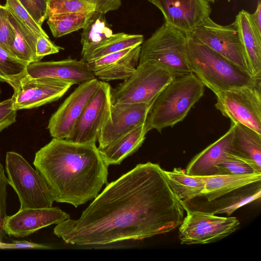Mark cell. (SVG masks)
Instances as JSON below:
<instances>
[{
	"instance_id": "obj_30",
	"label": "cell",
	"mask_w": 261,
	"mask_h": 261,
	"mask_svg": "<svg viewBox=\"0 0 261 261\" xmlns=\"http://www.w3.org/2000/svg\"><path fill=\"white\" fill-rule=\"evenodd\" d=\"M28 64L0 46V82H6L13 88L27 74Z\"/></svg>"
},
{
	"instance_id": "obj_7",
	"label": "cell",
	"mask_w": 261,
	"mask_h": 261,
	"mask_svg": "<svg viewBox=\"0 0 261 261\" xmlns=\"http://www.w3.org/2000/svg\"><path fill=\"white\" fill-rule=\"evenodd\" d=\"M175 77L156 64L150 61L139 62L133 75L112 89V103L151 102Z\"/></svg>"
},
{
	"instance_id": "obj_37",
	"label": "cell",
	"mask_w": 261,
	"mask_h": 261,
	"mask_svg": "<svg viewBox=\"0 0 261 261\" xmlns=\"http://www.w3.org/2000/svg\"><path fill=\"white\" fill-rule=\"evenodd\" d=\"M17 111L11 98L0 101V132L16 122Z\"/></svg>"
},
{
	"instance_id": "obj_12",
	"label": "cell",
	"mask_w": 261,
	"mask_h": 261,
	"mask_svg": "<svg viewBox=\"0 0 261 261\" xmlns=\"http://www.w3.org/2000/svg\"><path fill=\"white\" fill-rule=\"evenodd\" d=\"M73 85L51 78H33L27 74L16 84L11 97L16 111L38 108L62 97Z\"/></svg>"
},
{
	"instance_id": "obj_25",
	"label": "cell",
	"mask_w": 261,
	"mask_h": 261,
	"mask_svg": "<svg viewBox=\"0 0 261 261\" xmlns=\"http://www.w3.org/2000/svg\"><path fill=\"white\" fill-rule=\"evenodd\" d=\"M113 31L107 23L105 14L94 11L81 34L82 60H87L93 50L112 35Z\"/></svg>"
},
{
	"instance_id": "obj_16",
	"label": "cell",
	"mask_w": 261,
	"mask_h": 261,
	"mask_svg": "<svg viewBox=\"0 0 261 261\" xmlns=\"http://www.w3.org/2000/svg\"><path fill=\"white\" fill-rule=\"evenodd\" d=\"M70 218L58 207L25 208L7 216L4 224L6 234L23 238L46 226L58 224Z\"/></svg>"
},
{
	"instance_id": "obj_33",
	"label": "cell",
	"mask_w": 261,
	"mask_h": 261,
	"mask_svg": "<svg viewBox=\"0 0 261 261\" xmlns=\"http://www.w3.org/2000/svg\"><path fill=\"white\" fill-rule=\"evenodd\" d=\"M216 175H238L256 172L249 165L228 153L227 157L216 166Z\"/></svg>"
},
{
	"instance_id": "obj_4",
	"label": "cell",
	"mask_w": 261,
	"mask_h": 261,
	"mask_svg": "<svg viewBox=\"0 0 261 261\" xmlns=\"http://www.w3.org/2000/svg\"><path fill=\"white\" fill-rule=\"evenodd\" d=\"M204 87L193 72L175 77L155 98L145 123L147 132L161 133L182 121L203 95Z\"/></svg>"
},
{
	"instance_id": "obj_26",
	"label": "cell",
	"mask_w": 261,
	"mask_h": 261,
	"mask_svg": "<svg viewBox=\"0 0 261 261\" xmlns=\"http://www.w3.org/2000/svg\"><path fill=\"white\" fill-rule=\"evenodd\" d=\"M164 172L172 190L182 202L200 197L204 188L205 176L188 175L180 168Z\"/></svg>"
},
{
	"instance_id": "obj_8",
	"label": "cell",
	"mask_w": 261,
	"mask_h": 261,
	"mask_svg": "<svg viewBox=\"0 0 261 261\" xmlns=\"http://www.w3.org/2000/svg\"><path fill=\"white\" fill-rule=\"evenodd\" d=\"M182 204L187 214L179 227L181 244L214 242L228 236L240 226V222L236 217H220L205 211L191 210Z\"/></svg>"
},
{
	"instance_id": "obj_22",
	"label": "cell",
	"mask_w": 261,
	"mask_h": 261,
	"mask_svg": "<svg viewBox=\"0 0 261 261\" xmlns=\"http://www.w3.org/2000/svg\"><path fill=\"white\" fill-rule=\"evenodd\" d=\"M147 133L144 123L119 138L106 147L99 149L106 164L108 166L120 164L142 146Z\"/></svg>"
},
{
	"instance_id": "obj_39",
	"label": "cell",
	"mask_w": 261,
	"mask_h": 261,
	"mask_svg": "<svg viewBox=\"0 0 261 261\" xmlns=\"http://www.w3.org/2000/svg\"><path fill=\"white\" fill-rule=\"evenodd\" d=\"M49 246L28 242L27 241H14L12 243H5L0 241V249H49Z\"/></svg>"
},
{
	"instance_id": "obj_43",
	"label": "cell",
	"mask_w": 261,
	"mask_h": 261,
	"mask_svg": "<svg viewBox=\"0 0 261 261\" xmlns=\"http://www.w3.org/2000/svg\"><path fill=\"white\" fill-rule=\"evenodd\" d=\"M1 93H2V89H1V88L0 87V94H1Z\"/></svg>"
},
{
	"instance_id": "obj_41",
	"label": "cell",
	"mask_w": 261,
	"mask_h": 261,
	"mask_svg": "<svg viewBox=\"0 0 261 261\" xmlns=\"http://www.w3.org/2000/svg\"><path fill=\"white\" fill-rule=\"evenodd\" d=\"M249 16L256 30L261 33V2L259 0L255 12L249 13Z\"/></svg>"
},
{
	"instance_id": "obj_36",
	"label": "cell",
	"mask_w": 261,
	"mask_h": 261,
	"mask_svg": "<svg viewBox=\"0 0 261 261\" xmlns=\"http://www.w3.org/2000/svg\"><path fill=\"white\" fill-rule=\"evenodd\" d=\"M40 25L47 19V0H17Z\"/></svg>"
},
{
	"instance_id": "obj_20",
	"label": "cell",
	"mask_w": 261,
	"mask_h": 261,
	"mask_svg": "<svg viewBox=\"0 0 261 261\" xmlns=\"http://www.w3.org/2000/svg\"><path fill=\"white\" fill-rule=\"evenodd\" d=\"M228 153L261 173V135L252 129L234 123Z\"/></svg>"
},
{
	"instance_id": "obj_35",
	"label": "cell",
	"mask_w": 261,
	"mask_h": 261,
	"mask_svg": "<svg viewBox=\"0 0 261 261\" xmlns=\"http://www.w3.org/2000/svg\"><path fill=\"white\" fill-rule=\"evenodd\" d=\"M9 185L7 177L5 174V169L0 161V241L5 238L4 224L7 215L6 199L7 196V187Z\"/></svg>"
},
{
	"instance_id": "obj_11",
	"label": "cell",
	"mask_w": 261,
	"mask_h": 261,
	"mask_svg": "<svg viewBox=\"0 0 261 261\" xmlns=\"http://www.w3.org/2000/svg\"><path fill=\"white\" fill-rule=\"evenodd\" d=\"M112 88L99 80L98 86L85 106L66 140L79 143L96 142L103 125L111 119Z\"/></svg>"
},
{
	"instance_id": "obj_17",
	"label": "cell",
	"mask_w": 261,
	"mask_h": 261,
	"mask_svg": "<svg viewBox=\"0 0 261 261\" xmlns=\"http://www.w3.org/2000/svg\"><path fill=\"white\" fill-rule=\"evenodd\" d=\"M141 48V44L107 55L88 62V67L94 76L100 81L125 80L136 71Z\"/></svg>"
},
{
	"instance_id": "obj_23",
	"label": "cell",
	"mask_w": 261,
	"mask_h": 261,
	"mask_svg": "<svg viewBox=\"0 0 261 261\" xmlns=\"http://www.w3.org/2000/svg\"><path fill=\"white\" fill-rule=\"evenodd\" d=\"M205 184L200 196L208 202L248 185L261 181V173L205 176Z\"/></svg>"
},
{
	"instance_id": "obj_29",
	"label": "cell",
	"mask_w": 261,
	"mask_h": 261,
	"mask_svg": "<svg viewBox=\"0 0 261 261\" xmlns=\"http://www.w3.org/2000/svg\"><path fill=\"white\" fill-rule=\"evenodd\" d=\"M143 41L144 37L141 34H113L93 50L87 62L128 47L142 44Z\"/></svg>"
},
{
	"instance_id": "obj_14",
	"label": "cell",
	"mask_w": 261,
	"mask_h": 261,
	"mask_svg": "<svg viewBox=\"0 0 261 261\" xmlns=\"http://www.w3.org/2000/svg\"><path fill=\"white\" fill-rule=\"evenodd\" d=\"M154 100L140 103L113 104L111 119L103 125L98 136V148L101 149L106 147L119 138L144 124Z\"/></svg>"
},
{
	"instance_id": "obj_45",
	"label": "cell",
	"mask_w": 261,
	"mask_h": 261,
	"mask_svg": "<svg viewBox=\"0 0 261 261\" xmlns=\"http://www.w3.org/2000/svg\"><path fill=\"white\" fill-rule=\"evenodd\" d=\"M3 7V6H2V5H1L0 4V8H1V7Z\"/></svg>"
},
{
	"instance_id": "obj_3",
	"label": "cell",
	"mask_w": 261,
	"mask_h": 261,
	"mask_svg": "<svg viewBox=\"0 0 261 261\" xmlns=\"http://www.w3.org/2000/svg\"><path fill=\"white\" fill-rule=\"evenodd\" d=\"M187 51L192 72L214 93L260 86L261 79L244 71L191 35Z\"/></svg>"
},
{
	"instance_id": "obj_5",
	"label": "cell",
	"mask_w": 261,
	"mask_h": 261,
	"mask_svg": "<svg viewBox=\"0 0 261 261\" xmlns=\"http://www.w3.org/2000/svg\"><path fill=\"white\" fill-rule=\"evenodd\" d=\"M190 35L165 22L142 43L139 62L150 61L175 77L192 72L187 51Z\"/></svg>"
},
{
	"instance_id": "obj_21",
	"label": "cell",
	"mask_w": 261,
	"mask_h": 261,
	"mask_svg": "<svg viewBox=\"0 0 261 261\" xmlns=\"http://www.w3.org/2000/svg\"><path fill=\"white\" fill-rule=\"evenodd\" d=\"M251 74L261 79V33L255 29L244 10L236 16Z\"/></svg>"
},
{
	"instance_id": "obj_2",
	"label": "cell",
	"mask_w": 261,
	"mask_h": 261,
	"mask_svg": "<svg viewBox=\"0 0 261 261\" xmlns=\"http://www.w3.org/2000/svg\"><path fill=\"white\" fill-rule=\"evenodd\" d=\"M33 164L54 200L75 207L95 198L107 182L108 166L96 142L53 138L36 153Z\"/></svg>"
},
{
	"instance_id": "obj_31",
	"label": "cell",
	"mask_w": 261,
	"mask_h": 261,
	"mask_svg": "<svg viewBox=\"0 0 261 261\" xmlns=\"http://www.w3.org/2000/svg\"><path fill=\"white\" fill-rule=\"evenodd\" d=\"M96 6L85 0H47V19L53 15L70 13H90Z\"/></svg>"
},
{
	"instance_id": "obj_6",
	"label": "cell",
	"mask_w": 261,
	"mask_h": 261,
	"mask_svg": "<svg viewBox=\"0 0 261 261\" xmlns=\"http://www.w3.org/2000/svg\"><path fill=\"white\" fill-rule=\"evenodd\" d=\"M5 169L9 185L18 196L19 209L53 206L55 200L45 182L21 154L7 152Z\"/></svg>"
},
{
	"instance_id": "obj_28",
	"label": "cell",
	"mask_w": 261,
	"mask_h": 261,
	"mask_svg": "<svg viewBox=\"0 0 261 261\" xmlns=\"http://www.w3.org/2000/svg\"><path fill=\"white\" fill-rule=\"evenodd\" d=\"M93 12L54 15L47 19V23L53 36L55 38L61 37L83 29Z\"/></svg>"
},
{
	"instance_id": "obj_38",
	"label": "cell",
	"mask_w": 261,
	"mask_h": 261,
	"mask_svg": "<svg viewBox=\"0 0 261 261\" xmlns=\"http://www.w3.org/2000/svg\"><path fill=\"white\" fill-rule=\"evenodd\" d=\"M62 47L53 43L48 36L43 35L38 37L36 44V55L39 61L45 56L58 53Z\"/></svg>"
},
{
	"instance_id": "obj_1",
	"label": "cell",
	"mask_w": 261,
	"mask_h": 261,
	"mask_svg": "<svg viewBox=\"0 0 261 261\" xmlns=\"http://www.w3.org/2000/svg\"><path fill=\"white\" fill-rule=\"evenodd\" d=\"M184 212L164 170L148 162L108 184L79 218L57 224L54 233L80 246L141 240L178 227Z\"/></svg>"
},
{
	"instance_id": "obj_32",
	"label": "cell",
	"mask_w": 261,
	"mask_h": 261,
	"mask_svg": "<svg viewBox=\"0 0 261 261\" xmlns=\"http://www.w3.org/2000/svg\"><path fill=\"white\" fill-rule=\"evenodd\" d=\"M5 8L21 24L37 37L48 36L27 10L17 0H6Z\"/></svg>"
},
{
	"instance_id": "obj_18",
	"label": "cell",
	"mask_w": 261,
	"mask_h": 261,
	"mask_svg": "<svg viewBox=\"0 0 261 261\" xmlns=\"http://www.w3.org/2000/svg\"><path fill=\"white\" fill-rule=\"evenodd\" d=\"M27 73L33 78H51L69 82L73 85H79L96 78L87 62L71 58L30 63L27 67Z\"/></svg>"
},
{
	"instance_id": "obj_34",
	"label": "cell",
	"mask_w": 261,
	"mask_h": 261,
	"mask_svg": "<svg viewBox=\"0 0 261 261\" xmlns=\"http://www.w3.org/2000/svg\"><path fill=\"white\" fill-rule=\"evenodd\" d=\"M15 36L14 30L9 20L8 11L5 6H3L0 8V46L11 53Z\"/></svg>"
},
{
	"instance_id": "obj_19",
	"label": "cell",
	"mask_w": 261,
	"mask_h": 261,
	"mask_svg": "<svg viewBox=\"0 0 261 261\" xmlns=\"http://www.w3.org/2000/svg\"><path fill=\"white\" fill-rule=\"evenodd\" d=\"M234 127L231 122L228 130L211 144L191 160L185 170L189 175L210 176L217 174L216 166L225 159L229 152Z\"/></svg>"
},
{
	"instance_id": "obj_42",
	"label": "cell",
	"mask_w": 261,
	"mask_h": 261,
	"mask_svg": "<svg viewBox=\"0 0 261 261\" xmlns=\"http://www.w3.org/2000/svg\"><path fill=\"white\" fill-rule=\"evenodd\" d=\"M211 3H214L216 0H208Z\"/></svg>"
},
{
	"instance_id": "obj_27",
	"label": "cell",
	"mask_w": 261,
	"mask_h": 261,
	"mask_svg": "<svg viewBox=\"0 0 261 261\" xmlns=\"http://www.w3.org/2000/svg\"><path fill=\"white\" fill-rule=\"evenodd\" d=\"M8 13L9 20L13 27L15 35L11 53L29 64L38 62L36 55V44L38 37L31 33L10 12H8Z\"/></svg>"
},
{
	"instance_id": "obj_15",
	"label": "cell",
	"mask_w": 261,
	"mask_h": 261,
	"mask_svg": "<svg viewBox=\"0 0 261 261\" xmlns=\"http://www.w3.org/2000/svg\"><path fill=\"white\" fill-rule=\"evenodd\" d=\"M208 0H152L162 12L165 22L178 29L191 33L212 11Z\"/></svg>"
},
{
	"instance_id": "obj_10",
	"label": "cell",
	"mask_w": 261,
	"mask_h": 261,
	"mask_svg": "<svg viewBox=\"0 0 261 261\" xmlns=\"http://www.w3.org/2000/svg\"><path fill=\"white\" fill-rule=\"evenodd\" d=\"M216 108L234 123H241L261 135L260 86L214 93Z\"/></svg>"
},
{
	"instance_id": "obj_40",
	"label": "cell",
	"mask_w": 261,
	"mask_h": 261,
	"mask_svg": "<svg viewBox=\"0 0 261 261\" xmlns=\"http://www.w3.org/2000/svg\"><path fill=\"white\" fill-rule=\"evenodd\" d=\"M96 6L95 11L103 14L118 10L121 6L122 0H85Z\"/></svg>"
},
{
	"instance_id": "obj_24",
	"label": "cell",
	"mask_w": 261,
	"mask_h": 261,
	"mask_svg": "<svg viewBox=\"0 0 261 261\" xmlns=\"http://www.w3.org/2000/svg\"><path fill=\"white\" fill-rule=\"evenodd\" d=\"M261 197V184L258 181L244 186L234 191L208 202L213 210V214H225L230 216L241 207L252 202Z\"/></svg>"
},
{
	"instance_id": "obj_9",
	"label": "cell",
	"mask_w": 261,
	"mask_h": 261,
	"mask_svg": "<svg viewBox=\"0 0 261 261\" xmlns=\"http://www.w3.org/2000/svg\"><path fill=\"white\" fill-rule=\"evenodd\" d=\"M190 35L251 74L236 18L232 23L223 25L207 17Z\"/></svg>"
},
{
	"instance_id": "obj_13",
	"label": "cell",
	"mask_w": 261,
	"mask_h": 261,
	"mask_svg": "<svg viewBox=\"0 0 261 261\" xmlns=\"http://www.w3.org/2000/svg\"><path fill=\"white\" fill-rule=\"evenodd\" d=\"M99 83L95 78L79 84L65 99L49 120L47 128L53 138L66 139L69 136Z\"/></svg>"
},
{
	"instance_id": "obj_44",
	"label": "cell",
	"mask_w": 261,
	"mask_h": 261,
	"mask_svg": "<svg viewBox=\"0 0 261 261\" xmlns=\"http://www.w3.org/2000/svg\"><path fill=\"white\" fill-rule=\"evenodd\" d=\"M147 1H148V2H150L151 3V2H152V0H147Z\"/></svg>"
}]
</instances>
